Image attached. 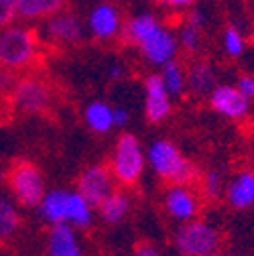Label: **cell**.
<instances>
[{
    "label": "cell",
    "mask_w": 254,
    "mask_h": 256,
    "mask_svg": "<svg viewBox=\"0 0 254 256\" xmlns=\"http://www.w3.org/2000/svg\"><path fill=\"white\" fill-rule=\"evenodd\" d=\"M120 37L140 53L144 63L156 70L177 59L181 51L177 33L152 12H138L124 20Z\"/></svg>",
    "instance_id": "obj_1"
},
{
    "label": "cell",
    "mask_w": 254,
    "mask_h": 256,
    "mask_svg": "<svg viewBox=\"0 0 254 256\" xmlns=\"http://www.w3.org/2000/svg\"><path fill=\"white\" fill-rule=\"evenodd\" d=\"M146 167L167 185L196 183L200 171L171 138H154L146 148Z\"/></svg>",
    "instance_id": "obj_2"
},
{
    "label": "cell",
    "mask_w": 254,
    "mask_h": 256,
    "mask_svg": "<svg viewBox=\"0 0 254 256\" xmlns=\"http://www.w3.org/2000/svg\"><path fill=\"white\" fill-rule=\"evenodd\" d=\"M41 53L39 33L26 22H12L0 28V68L24 72L33 68Z\"/></svg>",
    "instance_id": "obj_3"
},
{
    "label": "cell",
    "mask_w": 254,
    "mask_h": 256,
    "mask_svg": "<svg viewBox=\"0 0 254 256\" xmlns=\"http://www.w3.org/2000/svg\"><path fill=\"white\" fill-rule=\"evenodd\" d=\"M108 167L118 185L122 187L136 185L146 169V150L140 138L132 132H122L114 142Z\"/></svg>",
    "instance_id": "obj_4"
},
{
    "label": "cell",
    "mask_w": 254,
    "mask_h": 256,
    "mask_svg": "<svg viewBox=\"0 0 254 256\" xmlns=\"http://www.w3.org/2000/svg\"><path fill=\"white\" fill-rule=\"evenodd\" d=\"M8 196L20 208H37L47 191V181L43 171L26 158H16L6 171Z\"/></svg>",
    "instance_id": "obj_5"
},
{
    "label": "cell",
    "mask_w": 254,
    "mask_h": 256,
    "mask_svg": "<svg viewBox=\"0 0 254 256\" xmlns=\"http://www.w3.org/2000/svg\"><path fill=\"white\" fill-rule=\"evenodd\" d=\"M222 234L212 222L196 218L179 224L173 234V248L179 256H206L220 250Z\"/></svg>",
    "instance_id": "obj_6"
},
{
    "label": "cell",
    "mask_w": 254,
    "mask_h": 256,
    "mask_svg": "<svg viewBox=\"0 0 254 256\" xmlns=\"http://www.w3.org/2000/svg\"><path fill=\"white\" fill-rule=\"evenodd\" d=\"M53 98H55V94H53L49 82L39 76H33V74L18 78L10 90L12 106L18 112L28 114V116L49 112L53 106Z\"/></svg>",
    "instance_id": "obj_7"
},
{
    "label": "cell",
    "mask_w": 254,
    "mask_h": 256,
    "mask_svg": "<svg viewBox=\"0 0 254 256\" xmlns=\"http://www.w3.org/2000/svg\"><path fill=\"white\" fill-rule=\"evenodd\" d=\"M202 200L200 189H196L192 183H175L165 189L163 210L177 224L192 222L202 214Z\"/></svg>",
    "instance_id": "obj_8"
},
{
    "label": "cell",
    "mask_w": 254,
    "mask_h": 256,
    "mask_svg": "<svg viewBox=\"0 0 254 256\" xmlns=\"http://www.w3.org/2000/svg\"><path fill=\"white\" fill-rule=\"evenodd\" d=\"M208 106L214 114L232 122L246 120L252 110V102L240 92L236 84H218L208 94Z\"/></svg>",
    "instance_id": "obj_9"
},
{
    "label": "cell",
    "mask_w": 254,
    "mask_h": 256,
    "mask_svg": "<svg viewBox=\"0 0 254 256\" xmlns=\"http://www.w3.org/2000/svg\"><path fill=\"white\" fill-rule=\"evenodd\" d=\"M122 28H124V16L118 4L104 0V2L92 6L86 20V30L94 41L110 43L122 35Z\"/></svg>",
    "instance_id": "obj_10"
},
{
    "label": "cell",
    "mask_w": 254,
    "mask_h": 256,
    "mask_svg": "<svg viewBox=\"0 0 254 256\" xmlns=\"http://www.w3.org/2000/svg\"><path fill=\"white\" fill-rule=\"evenodd\" d=\"M116 185L118 183H116L110 167L104 163H94V165L84 167L76 181V189L94 208H98L116 189Z\"/></svg>",
    "instance_id": "obj_11"
},
{
    "label": "cell",
    "mask_w": 254,
    "mask_h": 256,
    "mask_svg": "<svg viewBox=\"0 0 254 256\" xmlns=\"http://www.w3.org/2000/svg\"><path fill=\"white\" fill-rule=\"evenodd\" d=\"M43 22L45 37L55 45H78L86 37V24L72 10H61Z\"/></svg>",
    "instance_id": "obj_12"
},
{
    "label": "cell",
    "mask_w": 254,
    "mask_h": 256,
    "mask_svg": "<svg viewBox=\"0 0 254 256\" xmlns=\"http://www.w3.org/2000/svg\"><path fill=\"white\" fill-rule=\"evenodd\" d=\"M144 92V118L150 124H161L173 114V96L163 86L158 74L146 76L142 84Z\"/></svg>",
    "instance_id": "obj_13"
},
{
    "label": "cell",
    "mask_w": 254,
    "mask_h": 256,
    "mask_svg": "<svg viewBox=\"0 0 254 256\" xmlns=\"http://www.w3.org/2000/svg\"><path fill=\"white\" fill-rule=\"evenodd\" d=\"M45 256H86L78 230L70 224L51 226L45 238Z\"/></svg>",
    "instance_id": "obj_14"
},
{
    "label": "cell",
    "mask_w": 254,
    "mask_h": 256,
    "mask_svg": "<svg viewBox=\"0 0 254 256\" xmlns=\"http://www.w3.org/2000/svg\"><path fill=\"white\" fill-rule=\"evenodd\" d=\"M187 68V92L196 98H208V94L218 86V68L210 59L194 57Z\"/></svg>",
    "instance_id": "obj_15"
},
{
    "label": "cell",
    "mask_w": 254,
    "mask_h": 256,
    "mask_svg": "<svg viewBox=\"0 0 254 256\" xmlns=\"http://www.w3.org/2000/svg\"><path fill=\"white\" fill-rule=\"evenodd\" d=\"M224 200L236 212H244L254 206V179L248 169L234 173L232 179L226 181Z\"/></svg>",
    "instance_id": "obj_16"
},
{
    "label": "cell",
    "mask_w": 254,
    "mask_h": 256,
    "mask_svg": "<svg viewBox=\"0 0 254 256\" xmlns=\"http://www.w3.org/2000/svg\"><path fill=\"white\" fill-rule=\"evenodd\" d=\"M68 200H70V189H47L45 196L41 198L39 206L35 208L39 218L47 226H59V224H68Z\"/></svg>",
    "instance_id": "obj_17"
},
{
    "label": "cell",
    "mask_w": 254,
    "mask_h": 256,
    "mask_svg": "<svg viewBox=\"0 0 254 256\" xmlns=\"http://www.w3.org/2000/svg\"><path fill=\"white\" fill-rule=\"evenodd\" d=\"M70 0H16V18L22 22H39L66 10Z\"/></svg>",
    "instance_id": "obj_18"
},
{
    "label": "cell",
    "mask_w": 254,
    "mask_h": 256,
    "mask_svg": "<svg viewBox=\"0 0 254 256\" xmlns=\"http://www.w3.org/2000/svg\"><path fill=\"white\" fill-rule=\"evenodd\" d=\"M84 122L94 134H108L114 130V106L104 100H94L84 108Z\"/></svg>",
    "instance_id": "obj_19"
},
{
    "label": "cell",
    "mask_w": 254,
    "mask_h": 256,
    "mask_svg": "<svg viewBox=\"0 0 254 256\" xmlns=\"http://www.w3.org/2000/svg\"><path fill=\"white\" fill-rule=\"evenodd\" d=\"M130 210H132L130 196L126 194V191H120V189H114L112 194L98 206L100 218H102V222L108 224V226H118V224H122L130 216Z\"/></svg>",
    "instance_id": "obj_20"
},
{
    "label": "cell",
    "mask_w": 254,
    "mask_h": 256,
    "mask_svg": "<svg viewBox=\"0 0 254 256\" xmlns=\"http://www.w3.org/2000/svg\"><path fill=\"white\" fill-rule=\"evenodd\" d=\"M22 228L20 206L10 198L0 194V242L12 240Z\"/></svg>",
    "instance_id": "obj_21"
},
{
    "label": "cell",
    "mask_w": 254,
    "mask_h": 256,
    "mask_svg": "<svg viewBox=\"0 0 254 256\" xmlns=\"http://www.w3.org/2000/svg\"><path fill=\"white\" fill-rule=\"evenodd\" d=\"M68 224L74 226L76 230H86L94 224V206L80 194L78 189H70Z\"/></svg>",
    "instance_id": "obj_22"
},
{
    "label": "cell",
    "mask_w": 254,
    "mask_h": 256,
    "mask_svg": "<svg viewBox=\"0 0 254 256\" xmlns=\"http://www.w3.org/2000/svg\"><path fill=\"white\" fill-rule=\"evenodd\" d=\"M158 78H161L167 92L173 96V100L187 94V68L179 59H173L165 63L163 68H158Z\"/></svg>",
    "instance_id": "obj_23"
},
{
    "label": "cell",
    "mask_w": 254,
    "mask_h": 256,
    "mask_svg": "<svg viewBox=\"0 0 254 256\" xmlns=\"http://www.w3.org/2000/svg\"><path fill=\"white\" fill-rule=\"evenodd\" d=\"M248 41H246V33L242 30L240 24L236 22H228L222 28V51L230 59H240L246 53Z\"/></svg>",
    "instance_id": "obj_24"
},
{
    "label": "cell",
    "mask_w": 254,
    "mask_h": 256,
    "mask_svg": "<svg viewBox=\"0 0 254 256\" xmlns=\"http://www.w3.org/2000/svg\"><path fill=\"white\" fill-rule=\"evenodd\" d=\"M224 189H226V177L222 169H208L200 175V194L208 202H218L224 198Z\"/></svg>",
    "instance_id": "obj_25"
},
{
    "label": "cell",
    "mask_w": 254,
    "mask_h": 256,
    "mask_svg": "<svg viewBox=\"0 0 254 256\" xmlns=\"http://www.w3.org/2000/svg\"><path fill=\"white\" fill-rule=\"evenodd\" d=\"M204 33L206 30L200 26H194L189 22H181L179 30H177V41H179V49L189 55V57H198L204 49Z\"/></svg>",
    "instance_id": "obj_26"
},
{
    "label": "cell",
    "mask_w": 254,
    "mask_h": 256,
    "mask_svg": "<svg viewBox=\"0 0 254 256\" xmlns=\"http://www.w3.org/2000/svg\"><path fill=\"white\" fill-rule=\"evenodd\" d=\"M16 20V0H0V28Z\"/></svg>",
    "instance_id": "obj_27"
},
{
    "label": "cell",
    "mask_w": 254,
    "mask_h": 256,
    "mask_svg": "<svg viewBox=\"0 0 254 256\" xmlns=\"http://www.w3.org/2000/svg\"><path fill=\"white\" fill-rule=\"evenodd\" d=\"M236 86L240 88V92L246 96V98L254 104V76H252V74H242V76H238Z\"/></svg>",
    "instance_id": "obj_28"
},
{
    "label": "cell",
    "mask_w": 254,
    "mask_h": 256,
    "mask_svg": "<svg viewBox=\"0 0 254 256\" xmlns=\"http://www.w3.org/2000/svg\"><path fill=\"white\" fill-rule=\"evenodd\" d=\"M16 72H10L6 68H0V94H10L12 86L16 84Z\"/></svg>",
    "instance_id": "obj_29"
},
{
    "label": "cell",
    "mask_w": 254,
    "mask_h": 256,
    "mask_svg": "<svg viewBox=\"0 0 254 256\" xmlns=\"http://www.w3.org/2000/svg\"><path fill=\"white\" fill-rule=\"evenodd\" d=\"M132 120V114L126 106H114V128H126Z\"/></svg>",
    "instance_id": "obj_30"
},
{
    "label": "cell",
    "mask_w": 254,
    "mask_h": 256,
    "mask_svg": "<svg viewBox=\"0 0 254 256\" xmlns=\"http://www.w3.org/2000/svg\"><path fill=\"white\" fill-rule=\"evenodd\" d=\"M134 256H163V254L152 242H140L134 248Z\"/></svg>",
    "instance_id": "obj_31"
},
{
    "label": "cell",
    "mask_w": 254,
    "mask_h": 256,
    "mask_svg": "<svg viewBox=\"0 0 254 256\" xmlns=\"http://www.w3.org/2000/svg\"><path fill=\"white\" fill-rule=\"evenodd\" d=\"M163 4L171 10H187V8H192L198 4V0H163Z\"/></svg>",
    "instance_id": "obj_32"
},
{
    "label": "cell",
    "mask_w": 254,
    "mask_h": 256,
    "mask_svg": "<svg viewBox=\"0 0 254 256\" xmlns=\"http://www.w3.org/2000/svg\"><path fill=\"white\" fill-rule=\"evenodd\" d=\"M124 66L122 63H118V61H114L112 66L108 68V80H112V82H118V80H122L124 78Z\"/></svg>",
    "instance_id": "obj_33"
},
{
    "label": "cell",
    "mask_w": 254,
    "mask_h": 256,
    "mask_svg": "<svg viewBox=\"0 0 254 256\" xmlns=\"http://www.w3.org/2000/svg\"><path fill=\"white\" fill-rule=\"evenodd\" d=\"M206 256H226V254H222L220 250H216V252H210V254H206Z\"/></svg>",
    "instance_id": "obj_34"
},
{
    "label": "cell",
    "mask_w": 254,
    "mask_h": 256,
    "mask_svg": "<svg viewBox=\"0 0 254 256\" xmlns=\"http://www.w3.org/2000/svg\"><path fill=\"white\" fill-rule=\"evenodd\" d=\"M250 173H252V179H254V161H252V165H250V169H248Z\"/></svg>",
    "instance_id": "obj_35"
},
{
    "label": "cell",
    "mask_w": 254,
    "mask_h": 256,
    "mask_svg": "<svg viewBox=\"0 0 254 256\" xmlns=\"http://www.w3.org/2000/svg\"><path fill=\"white\" fill-rule=\"evenodd\" d=\"M252 20H254V0H252Z\"/></svg>",
    "instance_id": "obj_36"
},
{
    "label": "cell",
    "mask_w": 254,
    "mask_h": 256,
    "mask_svg": "<svg viewBox=\"0 0 254 256\" xmlns=\"http://www.w3.org/2000/svg\"><path fill=\"white\" fill-rule=\"evenodd\" d=\"M152 2H158V4H163V0H152Z\"/></svg>",
    "instance_id": "obj_37"
},
{
    "label": "cell",
    "mask_w": 254,
    "mask_h": 256,
    "mask_svg": "<svg viewBox=\"0 0 254 256\" xmlns=\"http://www.w3.org/2000/svg\"><path fill=\"white\" fill-rule=\"evenodd\" d=\"M226 256H238V254H226Z\"/></svg>",
    "instance_id": "obj_38"
}]
</instances>
